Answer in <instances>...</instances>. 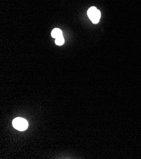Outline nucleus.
<instances>
[{
	"label": "nucleus",
	"instance_id": "obj_3",
	"mask_svg": "<svg viewBox=\"0 0 141 159\" xmlns=\"http://www.w3.org/2000/svg\"><path fill=\"white\" fill-rule=\"evenodd\" d=\"M63 36L62 31L59 29H58V28L54 29L51 32V36L53 38L56 39V38H58L60 36Z\"/></svg>",
	"mask_w": 141,
	"mask_h": 159
},
{
	"label": "nucleus",
	"instance_id": "obj_2",
	"mask_svg": "<svg viewBox=\"0 0 141 159\" xmlns=\"http://www.w3.org/2000/svg\"><path fill=\"white\" fill-rule=\"evenodd\" d=\"M13 126L16 129L23 131L27 129V128H28V122L25 119L23 118L17 117L13 120Z\"/></svg>",
	"mask_w": 141,
	"mask_h": 159
},
{
	"label": "nucleus",
	"instance_id": "obj_4",
	"mask_svg": "<svg viewBox=\"0 0 141 159\" xmlns=\"http://www.w3.org/2000/svg\"><path fill=\"white\" fill-rule=\"evenodd\" d=\"M64 42H65V40H64V37H63V36L56 38L55 40V43L58 46L63 45L64 44Z\"/></svg>",
	"mask_w": 141,
	"mask_h": 159
},
{
	"label": "nucleus",
	"instance_id": "obj_1",
	"mask_svg": "<svg viewBox=\"0 0 141 159\" xmlns=\"http://www.w3.org/2000/svg\"><path fill=\"white\" fill-rule=\"evenodd\" d=\"M87 15L93 24H98L101 18V12L95 7H92L88 10Z\"/></svg>",
	"mask_w": 141,
	"mask_h": 159
}]
</instances>
